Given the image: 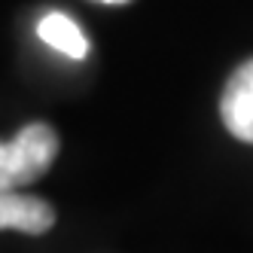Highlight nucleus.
<instances>
[{"mask_svg": "<svg viewBox=\"0 0 253 253\" xmlns=\"http://www.w3.org/2000/svg\"><path fill=\"white\" fill-rule=\"evenodd\" d=\"M37 34L46 46H52L55 52H61V55L74 58V61H83L88 55V40H85L83 28L64 12H46L37 25Z\"/></svg>", "mask_w": 253, "mask_h": 253, "instance_id": "20e7f679", "label": "nucleus"}, {"mask_svg": "<svg viewBox=\"0 0 253 253\" xmlns=\"http://www.w3.org/2000/svg\"><path fill=\"white\" fill-rule=\"evenodd\" d=\"M58 156V134L46 122H31L12 140H0V192H15L40 180Z\"/></svg>", "mask_w": 253, "mask_h": 253, "instance_id": "f257e3e1", "label": "nucleus"}, {"mask_svg": "<svg viewBox=\"0 0 253 253\" xmlns=\"http://www.w3.org/2000/svg\"><path fill=\"white\" fill-rule=\"evenodd\" d=\"M55 226V211L37 195L0 192V229H15L25 235H43Z\"/></svg>", "mask_w": 253, "mask_h": 253, "instance_id": "7ed1b4c3", "label": "nucleus"}, {"mask_svg": "<svg viewBox=\"0 0 253 253\" xmlns=\"http://www.w3.org/2000/svg\"><path fill=\"white\" fill-rule=\"evenodd\" d=\"M220 116L232 137L253 143V58L229 77L220 98Z\"/></svg>", "mask_w": 253, "mask_h": 253, "instance_id": "f03ea898", "label": "nucleus"}, {"mask_svg": "<svg viewBox=\"0 0 253 253\" xmlns=\"http://www.w3.org/2000/svg\"><path fill=\"white\" fill-rule=\"evenodd\" d=\"M101 3H125V0H101Z\"/></svg>", "mask_w": 253, "mask_h": 253, "instance_id": "39448f33", "label": "nucleus"}]
</instances>
